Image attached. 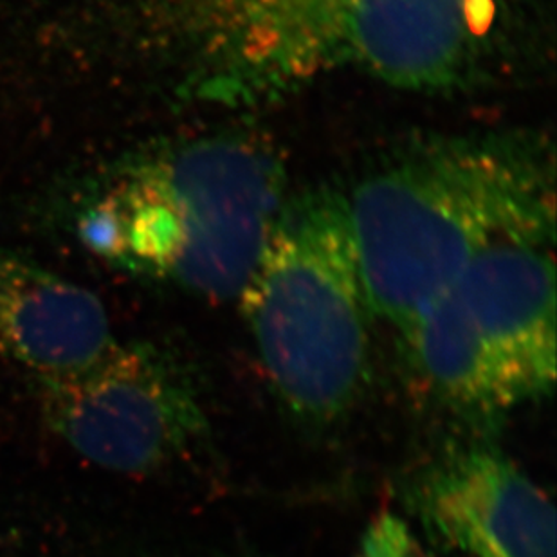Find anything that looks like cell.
<instances>
[{
	"label": "cell",
	"mask_w": 557,
	"mask_h": 557,
	"mask_svg": "<svg viewBox=\"0 0 557 557\" xmlns=\"http://www.w3.org/2000/svg\"><path fill=\"white\" fill-rule=\"evenodd\" d=\"M553 150L531 134L438 137L345 195L367 306L410 331L482 252L554 240Z\"/></svg>",
	"instance_id": "obj_1"
},
{
	"label": "cell",
	"mask_w": 557,
	"mask_h": 557,
	"mask_svg": "<svg viewBox=\"0 0 557 557\" xmlns=\"http://www.w3.org/2000/svg\"><path fill=\"white\" fill-rule=\"evenodd\" d=\"M208 65L199 95L273 100L326 74L399 89L484 84L515 54L521 0H202Z\"/></svg>",
	"instance_id": "obj_2"
},
{
	"label": "cell",
	"mask_w": 557,
	"mask_h": 557,
	"mask_svg": "<svg viewBox=\"0 0 557 557\" xmlns=\"http://www.w3.org/2000/svg\"><path fill=\"white\" fill-rule=\"evenodd\" d=\"M284 170L246 137H208L128 170L84 216L96 255L213 300L240 296L284 208Z\"/></svg>",
	"instance_id": "obj_3"
},
{
	"label": "cell",
	"mask_w": 557,
	"mask_h": 557,
	"mask_svg": "<svg viewBox=\"0 0 557 557\" xmlns=\"http://www.w3.org/2000/svg\"><path fill=\"white\" fill-rule=\"evenodd\" d=\"M243 300L280 400L312 424L345 416L370 372V310L345 195L318 189L282 208Z\"/></svg>",
	"instance_id": "obj_4"
},
{
	"label": "cell",
	"mask_w": 557,
	"mask_h": 557,
	"mask_svg": "<svg viewBox=\"0 0 557 557\" xmlns=\"http://www.w3.org/2000/svg\"><path fill=\"white\" fill-rule=\"evenodd\" d=\"M37 386L49 430L112 473L158 471L206 432L191 379L148 345L116 342L87 369L37 379Z\"/></svg>",
	"instance_id": "obj_5"
},
{
	"label": "cell",
	"mask_w": 557,
	"mask_h": 557,
	"mask_svg": "<svg viewBox=\"0 0 557 557\" xmlns=\"http://www.w3.org/2000/svg\"><path fill=\"white\" fill-rule=\"evenodd\" d=\"M554 240L509 243L474 258L447 293L521 403L556 379Z\"/></svg>",
	"instance_id": "obj_6"
},
{
	"label": "cell",
	"mask_w": 557,
	"mask_h": 557,
	"mask_svg": "<svg viewBox=\"0 0 557 557\" xmlns=\"http://www.w3.org/2000/svg\"><path fill=\"white\" fill-rule=\"evenodd\" d=\"M419 505L438 542L463 557H556L553 502L499 453L442 460L422 482Z\"/></svg>",
	"instance_id": "obj_7"
},
{
	"label": "cell",
	"mask_w": 557,
	"mask_h": 557,
	"mask_svg": "<svg viewBox=\"0 0 557 557\" xmlns=\"http://www.w3.org/2000/svg\"><path fill=\"white\" fill-rule=\"evenodd\" d=\"M116 345L90 290L21 252L0 249V358L37 379L79 372Z\"/></svg>",
	"instance_id": "obj_8"
},
{
	"label": "cell",
	"mask_w": 557,
	"mask_h": 557,
	"mask_svg": "<svg viewBox=\"0 0 557 557\" xmlns=\"http://www.w3.org/2000/svg\"><path fill=\"white\" fill-rule=\"evenodd\" d=\"M405 337L430 384L458 411L496 417L521 403L447 290Z\"/></svg>",
	"instance_id": "obj_9"
},
{
	"label": "cell",
	"mask_w": 557,
	"mask_h": 557,
	"mask_svg": "<svg viewBox=\"0 0 557 557\" xmlns=\"http://www.w3.org/2000/svg\"><path fill=\"white\" fill-rule=\"evenodd\" d=\"M358 557H421V553L408 527L386 515L370 527Z\"/></svg>",
	"instance_id": "obj_10"
}]
</instances>
